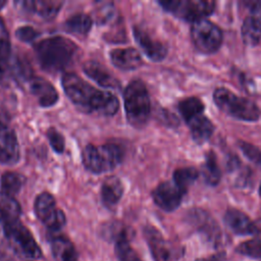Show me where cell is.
Returning <instances> with one entry per match:
<instances>
[{"label":"cell","instance_id":"1","mask_svg":"<svg viewBox=\"0 0 261 261\" xmlns=\"http://www.w3.org/2000/svg\"><path fill=\"white\" fill-rule=\"evenodd\" d=\"M62 86L72 103L85 112L111 116L118 109L119 102L115 95L97 90L75 73H65L62 76Z\"/></svg>","mask_w":261,"mask_h":261},{"label":"cell","instance_id":"2","mask_svg":"<svg viewBox=\"0 0 261 261\" xmlns=\"http://www.w3.org/2000/svg\"><path fill=\"white\" fill-rule=\"evenodd\" d=\"M77 49L73 42L60 36L47 38L35 45V52L41 66L53 72L66 68L73 61Z\"/></svg>","mask_w":261,"mask_h":261},{"label":"cell","instance_id":"3","mask_svg":"<svg viewBox=\"0 0 261 261\" xmlns=\"http://www.w3.org/2000/svg\"><path fill=\"white\" fill-rule=\"evenodd\" d=\"M124 109L128 122L135 127L144 126L151 113L148 90L141 81L130 82L123 92Z\"/></svg>","mask_w":261,"mask_h":261},{"label":"cell","instance_id":"4","mask_svg":"<svg viewBox=\"0 0 261 261\" xmlns=\"http://www.w3.org/2000/svg\"><path fill=\"white\" fill-rule=\"evenodd\" d=\"M213 100L222 112L236 119L256 121L260 117V109L255 102L248 98L238 96L224 87L214 90Z\"/></svg>","mask_w":261,"mask_h":261},{"label":"cell","instance_id":"5","mask_svg":"<svg viewBox=\"0 0 261 261\" xmlns=\"http://www.w3.org/2000/svg\"><path fill=\"white\" fill-rule=\"evenodd\" d=\"M122 149L112 143L101 146L88 145L83 151V163L93 173H102L116 167L122 160Z\"/></svg>","mask_w":261,"mask_h":261},{"label":"cell","instance_id":"6","mask_svg":"<svg viewBox=\"0 0 261 261\" xmlns=\"http://www.w3.org/2000/svg\"><path fill=\"white\" fill-rule=\"evenodd\" d=\"M3 230L8 243L20 257L39 259L43 256L42 250L32 232L19 220L4 225Z\"/></svg>","mask_w":261,"mask_h":261},{"label":"cell","instance_id":"7","mask_svg":"<svg viewBox=\"0 0 261 261\" xmlns=\"http://www.w3.org/2000/svg\"><path fill=\"white\" fill-rule=\"evenodd\" d=\"M159 4L176 17L191 22L204 19L216 7V2L212 0H169Z\"/></svg>","mask_w":261,"mask_h":261},{"label":"cell","instance_id":"8","mask_svg":"<svg viewBox=\"0 0 261 261\" xmlns=\"http://www.w3.org/2000/svg\"><path fill=\"white\" fill-rule=\"evenodd\" d=\"M191 39L199 52L212 54L220 48L223 33L216 23L204 18L193 22L191 27Z\"/></svg>","mask_w":261,"mask_h":261},{"label":"cell","instance_id":"9","mask_svg":"<svg viewBox=\"0 0 261 261\" xmlns=\"http://www.w3.org/2000/svg\"><path fill=\"white\" fill-rule=\"evenodd\" d=\"M35 212L37 217L52 233L59 231L65 225V215L62 210L56 207L55 199L50 193L45 192L37 197Z\"/></svg>","mask_w":261,"mask_h":261},{"label":"cell","instance_id":"10","mask_svg":"<svg viewBox=\"0 0 261 261\" xmlns=\"http://www.w3.org/2000/svg\"><path fill=\"white\" fill-rule=\"evenodd\" d=\"M249 14L242 24V38L246 45L255 46L261 41V1H245Z\"/></svg>","mask_w":261,"mask_h":261},{"label":"cell","instance_id":"11","mask_svg":"<svg viewBox=\"0 0 261 261\" xmlns=\"http://www.w3.org/2000/svg\"><path fill=\"white\" fill-rule=\"evenodd\" d=\"M186 194L173 181H162L152 192V198L160 209L171 212L179 207Z\"/></svg>","mask_w":261,"mask_h":261},{"label":"cell","instance_id":"12","mask_svg":"<svg viewBox=\"0 0 261 261\" xmlns=\"http://www.w3.org/2000/svg\"><path fill=\"white\" fill-rule=\"evenodd\" d=\"M192 225L201 232L209 242L216 245L221 241V230L216 221L202 209L194 208L190 211Z\"/></svg>","mask_w":261,"mask_h":261},{"label":"cell","instance_id":"13","mask_svg":"<svg viewBox=\"0 0 261 261\" xmlns=\"http://www.w3.org/2000/svg\"><path fill=\"white\" fill-rule=\"evenodd\" d=\"M144 236L154 261H172V249L156 227L152 225L145 226Z\"/></svg>","mask_w":261,"mask_h":261},{"label":"cell","instance_id":"14","mask_svg":"<svg viewBox=\"0 0 261 261\" xmlns=\"http://www.w3.org/2000/svg\"><path fill=\"white\" fill-rule=\"evenodd\" d=\"M134 37L144 53L153 61H161L167 54V48L163 43L153 38L148 32L140 27L133 28Z\"/></svg>","mask_w":261,"mask_h":261},{"label":"cell","instance_id":"15","mask_svg":"<svg viewBox=\"0 0 261 261\" xmlns=\"http://www.w3.org/2000/svg\"><path fill=\"white\" fill-rule=\"evenodd\" d=\"M224 222L231 231L241 236L255 234L258 231L252 219L241 210L228 208L224 214Z\"/></svg>","mask_w":261,"mask_h":261},{"label":"cell","instance_id":"16","mask_svg":"<svg viewBox=\"0 0 261 261\" xmlns=\"http://www.w3.org/2000/svg\"><path fill=\"white\" fill-rule=\"evenodd\" d=\"M19 145L15 133L9 128L0 132V162L12 165L19 160Z\"/></svg>","mask_w":261,"mask_h":261},{"label":"cell","instance_id":"17","mask_svg":"<svg viewBox=\"0 0 261 261\" xmlns=\"http://www.w3.org/2000/svg\"><path fill=\"white\" fill-rule=\"evenodd\" d=\"M29 88L43 107H50L58 100V93L55 88L45 79L32 77L29 80Z\"/></svg>","mask_w":261,"mask_h":261},{"label":"cell","instance_id":"18","mask_svg":"<svg viewBox=\"0 0 261 261\" xmlns=\"http://www.w3.org/2000/svg\"><path fill=\"white\" fill-rule=\"evenodd\" d=\"M49 242L56 261H79L76 249L67 237L55 232L52 233Z\"/></svg>","mask_w":261,"mask_h":261},{"label":"cell","instance_id":"19","mask_svg":"<svg viewBox=\"0 0 261 261\" xmlns=\"http://www.w3.org/2000/svg\"><path fill=\"white\" fill-rule=\"evenodd\" d=\"M111 62L117 68L122 70L136 69L142 64V57L139 51L135 48H118L110 53Z\"/></svg>","mask_w":261,"mask_h":261},{"label":"cell","instance_id":"20","mask_svg":"<svg viewBox=\"0 0 261 261\" xmlns=\"http://www.w3.org/2000/svg\"><path fill=\"white\" fill-rule=\"evenodd\" d=\"M85 73L92 80H94L98 85L104 88H118L119 82L99 62L88 61L83 65Z\"/></svg>","mask_w":261,"mask_h":261},{"label":"cell","instance_id":"21","mask_svg":"<svg viewBox=\"0 0 261 261\" xmlns=\"http://www.w3.org/2000/svg\"><path fill=\"white\" fill-rule=\"evenodd\" d=\"M187 124L190 127L193 140L198 144H203L208 141L215 129L213 122L204 114L192 118Z\"/></svg>","mask_w":261,"mask_h":261},{"label":"cell","instance_id":"22","mask_svg":"<svg viewBox=\"0 0 261 261\" xmlns=\"http://www.w3.org/2000/svg\"><path fill=\"white\" fill-rule=\"evenodd\" d=\"M21 208L13 196L0 192V223L2 226L19 220Z\"/></svg>","mask_w":261,"mask_h":261},{"label":"cell","instance_id":"23","mask_svg":"<svg viewBox=\"0 0 261 261\" xmlns=\"http://www.w3.org/2000/svg\"><path fill=\"white\" fill-rule=\"evenodd\" d=\"M123 194V185L116 176L107 177L101 187V199L107 207L115 206Z\"/></svg>","mask_w":261,"mask_h":261},{"label":"cell","instance_id":"24","mask_svg":"<svg viewBox=\"0 0 261 261\" xmlns=\"http://www.w3.org/2000/svg\"><path fill=\"white\" fill-rule=\"evenodd\" d=\"M201 172L205 182L209 186H216L220 181L221 171L213 151H209L205 155V160L201 166Z\"/></svg>","mask_w":261,"mask_h":261},{"label":"cell","instance_id":"25","mask_svg":"<svg viewBox=\"0 0 261 261\" xmlns=\"http://www.w3.org/2000/svg\"><path fill=\"white\" fill-rule=\"evenodd\" d=\"M29 11L37 13L44 18L54 17L62 6L61 1H25L22 3Z\"/></svg>","mask_w":261,"mask_h":261},{"label":"cell","instance_id":"26","mask_svg":"<svg viewBox=\"0 0 261 261\" xmlns=\"http://www.w3.org/2000/svg\"><path fill=\"white\" fill-rule=\"evenodd\" d=\"M178 110L186 122L192 118L203 114L205 105L202 100L198 97H189L180 100L178 102Z\"/></svg>","mask_w":261,"mask_h":261},{"label":"cell","instance_id":"27","mask_svg":"<svg viewBox=\"0 0 261 261\" xmlns=\"http://www.w3.org/2000/svg\"><path fill=\"white\" fill-rule=\"evenodd\" d=\"M114 251L118 261H143L129 243V232L120 236L114 245Z\"/></svg>","mask_w":261,"mask_h":261},{"label":"cell","instance_id":"28","mask_svg":"<svg viewBox=\"0 0 261 261\" xmlns=\"http://www.w3.org/2000/svg\"><path fill=\"white\" fill-rule=\"evenodd\" d=\"M92 18L84 13H77L69 17L64 22V29L75 35H87L92 28Z\"/></svg>","mask_w":261,"mask_h":261},{"label":"cell","instance_id":"29","mask_svg":"<svg viewBox=\"0 0 261 261\" xmlns=\"http://www.w3.org/2000/svg\"><path fill=\"white\" fill-rule=\"evenodd\" d=\"M199 170L193 166L180 167L173 172V182L184 192H188V188L199 177Z\"/></svg>","mask_w":261,"mask_h":261},{"label":"cell","instance_id":"30","mask_svg":"<svg viewBox=\"0 0 261 261\" xmlns=\"http://www.w3.org/2000/svg\"><path fill=\"white\" fill-rule=\"evenodd\" d=\"M24 182H25V177L22 174L17 172H12V171L5 172L1 178L2 192L13 196L20 191Z\"/></svg>","mask_w":261,"mask_h":261},{"label":"cell","instance_id":"31","mask_svg":"<svg viewBox=\"0 0 261 261\" xmlns=\"http://www.w3.org/2000/svg\"><path fill=\"white\" fill-rule=\"evenodd\" d=\"M236 251L244 256L261 260V240H249L241 243Z\"/></svg>","mask_w":261,"mask_h":261},{"label":"cell","instance_id":"32","mask_svg":"<svg viewBox=\"0 0 261 261\" xmlns=\"http://www.w3.org/2000/svg\"><path fill=\"white\" fill-rule=\"evenodd\" d=\"M10 39L6 27L0 17V62L8 60L10 57Z\"/></svg>","mask_w":261,"mask_h":261},{"label":"cell","instance_id":"33","mask_svg":"<svg viewBox=\"0 0 261 261\" xmlns=\"http://www.w3.org/2000/svg\"><path fill=\"white\" fill-rule=\"evenodd\" d=\"M238 144L245 156L261 169V151L256 146L244 141H239Z\"/></svg>","mask_w":261,"mask_h":261},{"label":"cell","instance_id":"34","mask_svg":"<svg viewBox=\"0 0 261 261\" xmlns=\"http://www.w3.org/2000/svg\"><path fill=\"white\" fill-rule=\"evenodd\" d=\"M47 138L48 141L52 147V149L57 153H62L64 151L65 142L60 133H58L55 128L51 127L47 132Z\"/></svg>","mask_w":261,"mask_h":261},{"label":"cell","instance_id":"35","mask_svg":"<svg viewBox=\"0 0 261 261\" xmlns=\"http://www.w3.org/2000/svg\"><path fill=\"white\" fill-rule=\"evenodd\" d=\"M39 33L32 27H20L15 31V37L22 42H32L38 37Z\"/></svg>","mask_w":261,"mask_h":261},{"label":"cell","instance_id":"36","mask_svg":"<svg viewBox=\"0 0 261 261\" xmlns=\"http://www.w3.org/2000/svg\"><path fill=\"white\" fill-rule=\"evenodd\" d=\"M113 13H114V7L112 6V4L104 5V6L100 7V9L97 13V16H96L97 21L99 23H105L113 17Z\"/></svg>","mask_w":261,"mask_h":261},{"label":"cell","instance_id":"37","mask_svg":"<svg viewBox=\"0 0 261 261\" xmlns=\"http://www.w3.org/2000/svg\"><path fill=\"white\" fill-rule=\"evenodd\" d=\"M196 261H215L213 259H206V258H200V259H197Z\"/></svg>","mask_w":261,"mask_h":261},{"label":"cell","instance_id":"38","mask_svg":"<svg viewBox=\"0 0 261 261\" xmlns=\"http://www.w3.org/2000/svg\"><path fill=\"white\" fill-rule=\"evenodd\" d=\"M6 4V2L5 1H2V0H0V8H2L4 5Z\"/></svg>","mask_w":261,"mask_h":261},{"label":"cell","instance_id":"39","mask_svg":"<svg viewBox=\"0 0 261 261\" xmlns=\"http://www.w3.org/2000/svg\"><path fill=\"white\" fill-rule=\"evenodd\" d=\"M2 74H3V70H2V66L0 65V82L2 80Z\"/></svg>","mask_w":261,"mask_h":261},{"label":"cell","instance_id":"40","mask_svg":"<svg viewBox=\"0 0 261 261\" xmlns=\"http://www.w3.org/2000/svg\"><path fill=\"white\" fill-rule=\"evenodd\" d=\"M4 127H3V123H2V119H1V117H0V132L3 129Z\"/></svg>","mask_w":261,"mask_h":261},{"label":"cell","instance_id":"41","mask_svg":"<svg viewBox=\"0 0 261 261\" xmlns=\"http://www.w3.org/2000/svg\"><path fill=\"white\" fill-rule=\"evenodd\" d=\"M259 195L261 197V184H260V188H259Z\"/></svg>","mask_w":261,"mask_h":261}]
</instances>
